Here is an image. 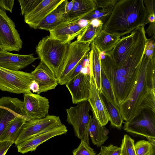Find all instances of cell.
Returning <instances> with one entry per match:
<instances>
[{
  "instance_id": "obj_25",
  "label": "cell",
  "mask_w": 155,
  "mask_h": 155,
  "mask_svg": "<svg viewBox=\"0 0 155 155\" xmlns=\"http://www.w3.org/2000/svg\"><path fill=\"white\" fill-rule=\"evenodd\" d=\"M96 9L94 0H73L72 7L68 13V18H82Z\"/></svg>"
},
{
  "instance_id": "obj_3",
  "label": "cell",
  "mask_w": 155,
  "mask_h": 155,
  "mask_svg": "<svg viewBox=\"0 0 155 155\" xmlns=\"http://www.w3.org/2000/svg\"><path fill=\"white\" fill-rule=\"evenodd\" d=\"M147 13L143 0H119L102 29L120 37L144 25Z\"/></svg>"
},
{
  "instance_id": "obj_1",
  "label": "cell",
  "mask_w": 155,
  "mask_h": 155,
  "mask_svg": "<svg viewBox=\"0 0 155 155\" xmlns=\"http://www.w3.org/2000/svg\"><path fill=\"white\" fill-rule=\"evenodd\" d=\"M147 41L146 35L143 34L119 67L115 66L107 52L105 58L100 59L101 68L110 83L118 106L127 99L135 84Z\"/></svg>"
},
{
  "instance_id": "obj_31",
  "label": "cell",
  "mask_w": 155,
  "mask_h": 155,
  "mask_svg": "<svg viewBox=\"0 0 155 155\" xmlns=\"http://www.w3.org/2000/svg\"><path fill=\"white\" fill-rule=\"evenodd\" d=\"M89 53L78 64L77 66L66 76L64 80L60 84L61 85L65 84L70 80L78 74L84 68L87 67L88 65L86 64H89Z\"/></svg>"
},
{
  "instance_id": "obj_16",
  "label": "cell",
  "mask_w": 155,
  "mask_h": 155,
  "mask_svg": "<svg viewBox=\"0 0 155 155\" xmlns=\"http://www.w3.org/2000/svg\"><path fill=\"white\" fill-rule=\"evenodd\" d=\"M64 0H42L34 9L24 15L29 26L37 29L41 22Z\"/></svg>"
},
{
  "instance_id": "obj_47",
  "label": "cell",
  "mask_w": 155,
  "mask_h": 155,
  "mask_svg": "<svg viewBox=\"0 0 155 155\" xmlns=\"http://www.w3.org/2000/svg\"><path fill=\"white\" fill-rule=\"evenodd\" d=\"M3 50L2 49V48L0 46V52L2 51Z\"/></svg>"
},
{
  "instance_id": "obj_33",
  "label": "cell",
  "mask_w": 155,
  "mask_h": 155,
  "mask_svg": "<svg viewBox=\"0 0 155 155\" xmlns=\"http://www.w3.org/2000/svg\"><path fill=\"white\" fill-rule=\"evenodd\" d=\"M136 155H150L152 144L149 141L140 140L134 144Z\"/></svg>"
},
{
  "instance_id": "obj_24",
  "label": "cell",
  "mask_w": 155,
  "mask_h": 155,
  "mask_svg": "<svg viewBox=\"0 0 155 155\" xmlns=\"http://www.w3.org/2000/svg\"><path fill=\"white\" fill-rule=\"evenodd\" d=\"M29 120L26 116H22L12 121L0 137V140L10 141L14 143L19 136L23 125Z\"/></svg>"
},
{
  "instance_id": "obj_23",
  "label": "cell",
  "mask_w": 155,
  "mask_h": 155,
  "mask_svg": "<svg viewBox=\"0 0 155 155\" xmlns=\"http://www.w3.org/2000/svg\"><path fill=\"white\" fill-rule=\"evenodd\" d=\"M91 115L89 126V136L93 143L97 147H101L108 139L109 130L99 123L94 114Z\"/></svg>"
},
{
  "instance_id": "obj_45",
  "label": "cell",
  "mask_w": 155,
  "mask_h": 155,
  "mask_svg": "<svg viewBox=\"0 0 155 155\" xmlns=\"http://www.w3.org/2000/svg\"><path fill=\"white\" fill-rule=\"evenodd\" d=\"M148 140L152 144V150L150 155H155V139H149Z\"/></svg>"
},
{
  "instance_id": "obj_39",
  "label": "cell",
  "mask_w": 155,
  "mask_h": 155,
  "mask_svg": "<svg viewBox=\"0 0 155 155\" xmlns=\"http://www.w3.org/2000/svg\"><path fill=\"white\" fill-rule=\"evenodd\" d=\"M147 13V17L155 15V0H143Z\"/></svg>"
},
{
  "instance_id": "obj_18",
  "label": "cell",
  "mask_w": 155,
  "mask_h": 155,
  "mask_svg": "<svg viewBox=\"0 0 155 155\" xmlns=\"http://www.w3.org/2000/svg\"><path fill=\"white\" fill-rule=\"evenodd\" d=\"M68 130L64 124L48 131L29 138L17 146L19 153L24 154L36 150L40 144L49 139L67 133Z\"/></svg>"
},
{
  "instance_id": "obj_36",
  "label": "cell",
  "mask_w": 155,
  "mask_h": 155,
  "mask_svg": "<svg viewBox=\"0 0 155 155\" xmlns=\"http://www.w3.org/2000/svg\"><path fill=\"white\" fill-rule=\"evenodd\" d=\"M96 9L112 10L118 0H94Z\"/></svg>"
},
{
  "instance_id": "obj_41",
  "label": "cell",
  "mask_w": 155,
  "mask_h": 155,
  "mask_svg": "<svg viewBox=\"0 0 155 155\" xmlns=\"http://www.w3.org/2000/svg\"><path fill=\"white\" fill-rule=\"evenodd\" d=\"M14 143L8 141L0 140V155H5Z\"/></svg>"
},
{
  "instance_id": "obj_38",
  "label": "cell",
  "mask_w": 155,
  "mask_h": 155,
  "mask_svg": "<svg viewBox=\"0 0 155 155\" xmlns=\"http://www.w3.org/2000/svg\"><path fill=\"white\" fill-rule=\"evenodd\" d=\"M152 37L148 39L146 45L144 55L147 57L152 58L155 56V38Z\"/></svg>"
},
{
  "instance_id": "obj_9",
  "label": "cell",
  "mask_w": 155,
  "mask_h": 155,
  "mask_svg": "<svg viewBox=\"0 0 155 155\" xmlns=\"http://www.w3.org/2000/svg\"><path fill=\"white\" fill-rule=\"evenodd\" d=\"M124 130L139 135L147 139H155V112L147 109L142 110L134 118L124 123Z\"/></svg>"
},
{
  "instance_id": "obj_40",
  "label": "cell",
  "mask_w": 155,
  "mask_h": 155,
  "mask_svg": "<svg viewBox=\"0 0 155 155\" xmlns=\"http://www.w3.org/2000/svg\"><path fill=\"white\" fill-rule=\"evenodd\" d=\"M14 0H0V8L4 11L12 12L14 3Z\"/></svg>"
},
{
  "instance_id": "obj_28",
  "label": "cell",
  "mask_w": 155,
  "mask_h": 155,
  "mask_svg": "<svg viewBox=\"0 0 155 155\" xmlns=\"http://www.w3.org/2000/svg\"><path fill=\"white\" fill-rule=\"evenodd\" d=\"M103 25L94 27L89 22L83 32L78 36L77 41L91 43L102 30Z\"/></svg>"
},
{
  "instance_id": "obj_20",
  "label": "cell",
  "mask_w": 155,
  "mask_h": 155,
  "mask_svg": "<svg viewBox=\"0 0 155 155\" xmlns=\"http://www.w3.org/2000/svg\"><path fill=\"white\" fill-rule=\"evenodd\" d=\"M91 78L89 96L88 101L91 105L92 113L100 124L102 126H105L109 120V116L92 77L91 76Z\"/></svg>"
},
{
  "instance_id": "obj_11",
  "label": "cell",
  "mask_w": 155,
  "mask_h": 155,
  "mask_svg": "<svg viewBox=\"0 0 155 155\" xmlns=\"http://www.w3.org/2000/svg\"><path fill=\"white\" fill-rule=\"evenodd\" d=\"M82 18H69L49 31V36L64 43H71L83 32L89 22V21Z\"/></svg>"
},
{
  "instance_id": "obj_34",
  "label": "cell",
  "mask_w": 155,
  "mask_h": 155,
  "mask_svg": "<svg viewBox=\"0 0 155 155\" xmlns=\"http://www.w3.org/2000/svg\"><path fill=\"white\" fill-rule=\"evenodd\" d=\"M42 0H18L21 8L22 15L28 13L40 4Z\"/></svg>"
},
{
  "instance_id": "obj_17",
  "label": "cell",
  "mask_w": 155,
  "mask_h": 155,
  "mask_svg": "<svg viewBox=\"0 0 155 155\" xmlns=\"http://www.w3.org/2000/svg\"><path fill=\"white\" fill-rule=\"evenodd\" d=\"M30 73L32 80H34L38 85L37 94L54 89L58 84V80L51 71L41 61Z\"/></svg>"
},
{
  "instance_id": "obj_19",
  "label": "cell",
  "mask_w": 155,
  "mask_h": 155,
  "mask_svg": "<svg viewBox=\"0 0 155 155\" xmlns=\"http://www.w3.org/2000/svg\"><path fill=\"white\" fill-rule=\"evenodd\" d=\"M38 58L32 54H14L3 50L0 52V67L13 71H19L26 67Z\"/></svg>"
},
{
  "instance_id": "obj_8",
  "label": "cell",
  "mask_w": 155,
  "mask_h": 155,
  "mask_svg": "<svg viewBox=\"0 0 155 155\" xmlns=\"http://www.w3.org/2000/svg\"><path fill=\"white\" fill-rule=\"evenodd\" d=\"M62 124L59 117L53 115H48L44 118L27 121L23 125L14 143L17 146L29 138Z\"/></svg>"
},
{
  "instance_id": "obj_27",
  "label": "cell",
  "mask_w": 155,
  "mask_h": 155,
  "mask_svg": "<svg viewBox=\"0 0 155 155\" xmlns=\"http://www.w3.org/2000/svg\"><path fill=\"white\" fill-rule=\"evenodd\" d=\"M109 116L111 125L120 129L123 119L118 106L112 103L102 92L99 94Z\"/></svg>"
},
{
  "instance_id": "obj_29",
  "label": "cell",
  "mask_w": 155,
  "mask_h": 155,
  "mask_svg": "<svg viewBox=\"0 0 155 155\" xmlns=\"http://www.w3.org/2000/svg\"><path fill=\"white\" fill-rule=\"evenodd\" d=\"M101 87L102 93L114 104H118L110 83L103 70L101 68Z\"/></svg>"
},
{
  "instance_id": "obj_4",
  "label": "cell",
  "mask_w": 155,
  "mask_h": 155,
  "mask_svg": "<svg viewBox=\"0 0 155 155\" xmlns=\"http://www.w3.org/2000/svg\"><path fill=\"white\" fill-rule=\"evenodd\" d=\"M70 43H64L47 36L36 47L40 61L49 68L58 81L64 69Z\"/></svg>"
},
{
  "instance_id": "obj_7",
  "label": "cell",
  "mask_w": 155,
  "mask_h": 155,
  "mask_svg": "<svg viewBox=\"0 0 155 155\" xmlns=\"http://www.w3.org/2000/svg\"><path fill=\"white\" fill-rule=\"evenodd\" d=\"M22 44L15 23L5 11L0 8V46L8 51H19Z\"/></svg>"
},
{
  "instance_id": "obj_30",
  "label": "cell",
  "mask_w": 155,
  "mask_h": 155,
  "mask_svg": "<svg viewBox=\"0 0 155 155\" xmlns=\"http://www.w3.org/2000/svg\"><path fill=\"white\" fill-rule=\"evenodd\" d=\"M134 144V140L125 134L122 140L120 155H136Z\"/></svg>"
},
{
  "instance_id": "obj_6",
  "label": "cell",
  "mask_w": 155,
  "mask_h": 155,
  "mask_svg": "<svg viewBox=\"0 0 155 155\" xmlns=\"http://www.w3.org/2000/svg\"><path fill=\"white\" fill-rule=\"evenodd\" d=\"M32 81L30 73L0 67V90L3 91L17 94L29 92Z\"/></svg>"
},
{
  "instance_id": "obj_21",
  "label": "cell",
  "mask_w": 155,
  "mask_h": 155,
  "mask_svg": "<svg viewBox=\"0 0 155 155\" xmlns=\"http://www.w3.org/2000/svg\"><path fill=\"white\" fill-rule=\"evenodd\" d=\"M68 1L64 0L41 22L37 29L50 31L67 20L69 18L66 6Z\"/></svg>"
},
{
  "instance_id": "obj_5",
  "label": "cell",
  "mask_w": 155,
  "mask_h": 155,
  "mask_svg": "<svg viewBox=\"0 0 155 155\" xmlns=\"http://www.w3.org/2000/svg\"><path fill=\"white\" fill-rule=\"evenodd\" d=\"M77 104L66 109V121L72 126L76 136L89 145V112L91 106L88 100Z\"/></svg>"
},
{
  "instance_id": "obj_10",
  "label": "cell",
  "mask_w": 155,
  "mask_h": 155,
  "mask_svg": "<svg viewBox=\"0 0 155 155\" xmlns=\"http://www.w3.org/2000/svg\"><path fill=\"white\" fill-rule=\"evenodd\" d=\"M145 32L142 25L134 30L130 35L120 38L114 48L107 52L113 59L117 67L121 66Z\"/></svg>"
},
{
  "instance_id": "obj_44",
  "label": "cell",
  "mask_w": 155,
  "mask_h": 155,
  "mask_svg": "<svg viewBox=\"0 0 155 155\" xmlns=\"http://www.w3.org/2000/svg\"><path fill=\"white\" fill-rule=\"evenodd\" d=\"M30 89L33 92L38 93L39 91V87L38 84L34 81L32 80L30 85Z\"/></svg>"
},
{
  "instance_id": "obj_42",
  "label": "cell",
  "mask_w": 155,
  "mask_h": 155,
  "mask_svg": "<svg viewBox=\"0 0 155 155\" xmlns=\"http://www.w3.org/2000/svg\"><path fill=\"white\" fill-rule=\"evenodd\" d=\"M145 33H147L149 37L155 38V22L150 23L145 30Z\"/></svg>"
},
{
  "instance_id": "obj_37",
  "label": "cell",
  "mask_w": 155,
  "mask_h": 155,
  "mask_svg": "<svg viewBox=\"0 0 155 155\" xmlns=\"http://www.w3.org/2000/svg\"><path fill=\"white\" fill-rule=\"evenodd\" d=\"M100 155H120L121 148L112 144L101 147Z\"/></svg>"
},
{
  "instance_id": "obj_14",
  "label": "cell",
  "mask_w": 155,
  "mask_h": 155,
  "mask_svg": "<svg viewBox=\"0 0 155 155\" xmlns=\"http://www.w3.org/2000/svg\"><path fill=\"white\" fill-rule=\"evenodd\" d=\"M91 79L90 74L81 72L66 84V86L71 96L73 104L88 100Z\"/></svg>"
},
{
  "instance_id": "obj_26",
  "label": "cell",
  "mask_w": 155,
  "mask_h": 155,
  "mask_svg": "<svg viewBox=\"0 0 155 155\" xmlns=\"http://www.w3.org/2000/svg\"><path fill=\"white\" fill-rule=\"evenodd\" d=\"M120 38L119 36L102 29L93 42L100 51L107 52L114 48Z\"/></svg>"
},
{
  "instance_id": "obj_46",
  "label": "cell",
  "mask_w": 155,
  "mask_h": 155,
  "mask_svg": "<svg viewBox=\"0 0 155 155\" xmlns=\"http://www.w3.org/2000/svg\"><path fill=\"white\" fill-rule=\"evenodd\" d=\"M73 5V0L70 2H68V1L66 6V11L68 14L71 10L72 7Z\"/></svg>"
},
{
  "instance_id": "obj_32",
  "label": "cell",
  "mask_w": 155,
  "mask_h": 155,
  "mask_svg": "<svg viewBox=\"0 0 155 155\" xmlns=\"http://www.w3.org/2000/svg\"><path fill=\"white\" fill-rule=\"evenodd\" d=\"M112 10H104L100 9H96L82 19L90 21L93 18H97L104 24L108 19Z\"/></svg>"
},
{
  "instance_id": "obj_13",
  "label": "cell",
  "mask_w": 155,
  "mask_h": 155,
  "mask_svg": "<svg viewBox=\"0 0 155 155\" xmlns=\"http://www.w3.org/2000/svg\"><path fill=\"white\" fill-rule=\"evenodd\" d=\"M23 104L26 117L29 120L44 118L48 115V100L31 91L24 94Z\"/></svg>"
},
{
  "instance_id": "obj_2",
  "label": "cell",
  "mask_w": 155,
  "mask_h": 155,
  "mask_svg": "<svg viewBox=\"0 0 155 155\" xmlns=\"http://www.w3.org/2000/svg\"><path fill=\"white\" fill-rule=\"evenodd\" d=\"M155 56L144 55L136 81L127 99L118 107L123 120L133 119L145 109L155 112Z\"/></svg>"
},
{
  "instance_id": "obj_43",
  "label": "cell",
  "mask_w": 155,
  "mask_h": 155,
  "mask_svg": "<svg viewBox=\"0 0 155 155\" xmlns=\"http://www.w3.org/2000/svg\"><path fill=\"white\" fill-rule=\"evenodd\" d=\"M89 23L94 27H97L103 25V23L100 20L97 18H93L89 21Z\"/></svg>"
},
{
  "instance_id": "obj_15",
  "label": "cell",
  "mask_w": 155,
  "mask_h": 155,
  "mask_svg": "<svg viewBox=\"0 0 155 155\" xmlns=\"http://www.w3.org/2000/svg\"><path fill=\"white\" fill-rule=\"evenodd\" d=\"M88 43H80L75 41L70 43L64 70L59 80L60 84L68 74L78 64L91 50Z\"/></svg>"
},
{
  "instance_id": "obj_35",
  "label": "cell",
  "mask_w": 155,
  "mask_h": 155,
  "mask_svg": "<svg viewBox=\"0 0 155 155\" xmlns=\"http://www.w3.org/2000/svg\"><path fill=\"white\" fill-rule=\"evenodd\" d=\"M73 155H100L96 153L89 145L83 141L81 142L78 147L73 150Z\"/></svg>"
},
{
  "instance_id": "obj_22",
  "label": "cell",
  "mask_w": 155,
  "mask_h": 155,
  "mask_svg": "<svg viewBox=\"0 0 155 155\" xmlns=\"http://www.w3.org/2000/svg\"><path fill=\"white\" fill-rule=\"evenodd\" d=\"M91 44L90 51L89 52L90 74V76L93 78L96 87L100 94L102 92L100 51L93 41Z\"/></svg>"
},
{
  "instance_id": "obj_12",
  "label": "cell",
  "mask_w": 155,
  "mask_h": 155,
  "mask_svg": "<svg viewBox=\"0 0 155 155\" xmlns=\"http://www.w3.org/2000/svg\"><path fill=\"white\" fill-rule=\"evenodd\" d=\"M26 116L23 101L17 98H0V137L9 124L16 117Z\"/></svg>"
}]
</instances>
